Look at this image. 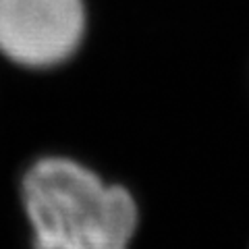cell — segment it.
I'll return each instance as SVG.
<instances>
[{
	"label": "cell",
	"instance_id": "obj_1",
	"mask_svg": "<svg viewBox=\"0 0 249 249\" xmlns=\"http://www.w3.org/2000/svg\"><path fill=\"white\" fill-rule=\"evenodd\" d=\"M23 204L34 249H127L137 227L127 189L67 158H44L29 168Z\"/></svg>",
	"mask_w": 249,
	"mask_h": 249
},
{
	"label": "cell",
	"instance_id": "obj_2",
	"mask_svg": "<svg viewBox=\"0 0 249 249\" xmlns=\"http://www.w3.org/2000/svg\"><path fill=\"white\" fill-rule=\"evenodd\" d=\"M81 0H0V52L23 67H54L79 48Z\"/></svg>",
	"mask_w": 249,
	"mask_h": 249
}]
</instances>
